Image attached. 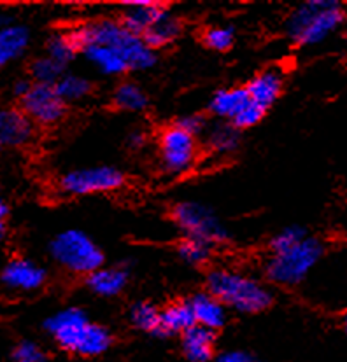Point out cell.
Instances as JSON below:
<instances>
[{
    "instance_id": "1",
    "label": "cell",
    "mask_w": 347,
    "mask_h": 362,
    "mask_svg": "<svg viewBox=\"0 0 347 362\" xmlns=\"http://www.w3.org/2000/svg\"><path fill=\"white\" fill-rule=\"evenodd\" d=\"M346 20V7L337 0H307L288 16L286 35L297 46H317L341 30Z\"/></svg>"
},
{
    "instance_id": "2",
    "label": "cell",
    "mask_w": 347,
    "mask_h": 362,
    "mask_svg": "<svg viewBox=\"0 0 347 362\" xmlns=\"http://www.w3.org/2000/svg\"><path fill=\"white\" fill-rule=\"evenodd\" d=\"M46 329L55 341L67 352L84 357L104 354L113 343V336L101 324L91 322L81 308H65L46 320Z\"/></svg>"
},
{
    "instance_id": "3",
    "label": "cell",
    "mask_w": 347,
    "mask_h": 362,
    "mask_svg": "<svg viewBox=\"0 0 347 362\" xmlns=\"http://www.w3.org/2000/svg\"><path fill=\"white\" fill-rule=\"evenodd\" d=\"M77 47L83 51L91 44H101L110 49L118 51L127 62L128 70H146L151 69L157 62L154 49H151L140 35H135L123 27L120 21L102 20L95 23L83 25L72 30Z\"/></svg>"
},
{
    "instance_id": "4",
    "label": "cell",
    "mask_w": 347,
    "mask_h": 362,
    "mask_svg": "<svg viewBox=\"0 0 347 362\" xmlns=\"http://www.w3.org/2000/svg\"><path fill=\"white\" fill-rule=\"evenodd\" d=\"M207 293L224 308L256 313L272 305V293L253 276L234 269H214L207 276Z\"/></svg>"
},
{
    "instance_id": "5",
    "label": "cell",
    "mask_w": 347,
    "mask_h": 362,
    "mask_svg": "<svg viewBox=\"0 0 347 362\" xmlns=\"http://www.w3.org/2000/svg\"><path fill=\"white\" fill-rule=\"evenodd\" d=\"M323 254L324 243L309 235L290 249L272 252L265 272L271 282L279 286H297L311 275Z\"/></svg>"
},
{
    "instance_id": "6",
    "label": "cell",
    "mask_w": 347,
    "mask_h": 362,
    "mask_svg": "<svg viewBox=\"0 0 347 362\" xmlns=\"http://www.w3.org/2000/svg\"><path fill=\"white\" fill-rule=\"evenodd\" d=\"M51 254L62 268L77 275H90L104 263L101 247L79 230L62 231L51 243Z\"/></svg>"
},
{
    "instance_id": "7",
    "label": "cell",
    "mask_w": 347,
    "mask_h": 362,
    "mask_svg": "<svg viewBox=\"0 0 347 362\" xmlns=\"http://www.w3.org/2000/svg\"><path fill=\"white\" fill-rule=\"evenodd\" d=\"M20 95V112L32 124L51 127L65 116V102L57 93L53 84H23Z\"/></svg>"
},
{
    "instance_id": "8",
    "label": "cell",
    "mask_w": 347,
    "mask_h": 362,
    "mask_svg": "<svg viewBox=\"0 0 347 362\" xmlns=\"http://www.w3.org/2000/svg\"><path fill=\"white\" fill-rule=\"evenodd\" d=\"M172 219L186 238H197L207 242L210 245L227 240V230L212 214V210L200 203L181 202L174 206Z\"/></svg>"
},
{
    "instance_id": "9",
    "label": "cell",
    "mask_w": 347,
    "mask_h": 362,
    "mask_svg": "<svg viewBox=\"0 0 347 362\" xmlns=\"http://www.w3.org/2000/svg\"><path fill=\"white\" fill-rule=\"evenodd\" d=\"M123 182L125 175L120 170L113 166H93L65 173L60 179V189L69 197H88L116 191Z\"/></svg>"
},
{
    "instance_id": "10",
    "label": "cell",
    "mask_w": 347,
    "mask_h": 362,
    "mask_svg": "<svg viewBox=\"0 0 347 362\" xmlns=\"http://www.w3.org/2000/svg\"><path fill=\"white\" fill-rule=\"evenodd\" d=\"M161 166L167 173H184L197 160V139L179 127H169L158 140Z\"/></svg>"
},
{
    "instance_id": "11",
    "label": "cell",
    "mask_w": 347,
    "mask_h": 362,
    "mask_svg": "<svg viewBox=\"0 0 347 362\" xmlns=\"http://www.w3.org/2000/svg\"><path fill=\"white\" fill-rule=\"evenodd\" d=\"M283 74L275 69H267L254 76L244 90L253 103L267 110L283 93Z\"/></svg>"
},
{
    "instance_id": "12",
    "label": "cell",
    "mask_w": 347,
    "mask_h": 362,
    "mask_svg": "<svg viewBox=\"0 0 347 362\" xmlns=\"http://www.w3.org/2000/svg\"><path fill=\"white\" fill-rule=\"evenodd\" d=\"M165 6L160 2H128L125 4L123 13V25L127 30H130L135 35L142 37L144 33L149 30L158 18L165 13Z\"/></svg>"
},
{
    "instance_id": "13",
    "label": "cell",
    "mask_w": 347,
    "mask_h": 362,
    "mask_svg": "<svg viewBox=\"0 0 347 362\" xmlns=\"http://www.w3.org/2000/svg\"><path fill=\"white\" fill-rule=\"evenodd\" d=\"M188 303H190V308L193 312L195 324L197 326L216 331L220 327H223L224 322H227V308L212 294H195Z\"/></svg>"
},
{
    "instance_id": "14",
    "label": "cell",
    "mask_w": 347,
    "mask_h": 362,
    "mask_svg": "<svg viewBox=\"0 0 347 362\" xmlns=\"http://www.w3.org/2000/svg\"><path fill=\"white\" fill-rule=\"evenodd\" d=\"M216 334L202 326L190 327L183 334V352L191 362H209L214 357Z\"/></svg>"
},
{
    "instance_id": "15",
    "label": "cell",
    "mask_w": 347,
    "mask_h": 362,
    "mask_svg": "<svg viewBox=\"0 0 347 362\" xmlns=\"http://www.w3.org/2000/svg\"><path fill=\"white\" fill-rule=\"evenodd\" d=\"M86 284L97 296L113 298L123 293L128 284V273L123 268H98L88 275Z\"/></svg>"
},
{
    "instance_id": "16",
    "label": "cell",
    "mask_w": 347,
    "mask_h": 362,
    "mask_svg": "<svg viewBox=\"0 0 347 362\" xmlns=\"http://www.w3.org/2000/svg\"><path fill=\"white\" fill-rule=\"evenodd\" d=\"M4 280L16 289L34 291L44 284L46 272L30 261H13L4 272Z\"/></svg>"
},
{
    "instance_id": "17",
    "label": "cell",
    "mask_w": 347,
    "mask_h": 362,
    "mask_svg": "<svg viewBox=\"0 0 347 362\" xmlns=\"http://www.w3.org/2000/svg\"><path fill=\"white\" fill-rule=\"evenodd\" d=\"M34 133V124L18 109H9L0 112V142L4 144H25Z\"/></svg>"
},
{
    "instance_id": "18",
    "label": "cell",
    "mask_w": 347,
    "mask_h": 362,
    "mask_svg": "<svg viewBox=\"0 0 347 362\" xmlns=\"http://www.w3.org/2000/svg\"><path fill=\"white\" fill-rule=\"evenodd\" d=\"M197 326L195 324L193 312L190 308V303L181 301L174 303L160 312V334L172 336V334H184L190 327Z\"/></svg>"
},
{
    "instance_id": "19",
    "label": "cell",
    "mask_w": 347,
    "mask_h": 362,
    "mask_svg": "<svg viewBox=\"0 0 347 362\" xmlns=\"http://www.w3.org/2000/svg\"><path fill=\"white\" fill-rule=\"evenodd\" d=\"M247 103H249V97L244 88H227V90L216 91V95L210 100V110L217 117L234 121Z\"/></svg>"
},
{
    "instance_id": "20",
    "label": "cell",
    "mask_w": 347,
    "mask_h": 362,
    "mask_svg": "<svg viewBox=\"0 0 347 362\" xmlns=\"http://www.w3.org/2000/svg\"><path fill=\"white\" fill-rule=\"evenodd\" d=\"M81 53H84V57L88 58L91 65L97 66V70H101L106 76H120V74L127 72L128 65L123 60L118 51L110 49L107 46H101V44H91V46L84 47Z\"/></svg>"
},
{
    "instance_id": "21",
    "label": "cell",
    "mask_w": 347,
    "mask_h": 362,
    "mask_svg": "<svg viewBox=\"0 0 347 362\" xmlns=\"http://www.w3.org/2000/svg\"><path fill=\"white\" fill-rule=\"evenodd\" d=\"M181 32V23L177 18H174L169 11H165L160 18H158L157 23L149 28L142 35L144 42L151 47V49H157V47L165 46V44H171L172 40L177 39Z\"/></svg>"
},
{
    "instance_id": "22",
    "label": "cell",
    "mask_w": 347,
    "mask_h": 362,
    "mask_svg": "<svg viewBox=\"0 0 347 362\" xmlns=\"http://www.w3.org/2000/svg\"><path fill=\"white\" fill-rule=\"evenodd\" d=\"M55 90L60 95V98L67 102H79L86 98L91 91V83L83 76L76 74H64L55 84Z\"/></svg>"
},
{
    "instance_id": "23",
    "label": "cell",
    "mask_w": 347,
    "mask_h": 362,
    "mask_svg": "<svg viewBox=\"0 0 347 362\" xmlns=\"http://www.w3.org/2000/svg\"><path fill=\"white\" fill-rule=\"evenodd\" d=\"M113 102L118 109L127 110V112H139L147 105V95L137 84L123 83L114 91Z\"/></svg>"
},
{
    "instance_id": "24",
    "label": "cell",
    "mask_w": 347,
    "mask_h": 362,
    "mask_svg": "<svg viewBox=\"0 0 347 362\" xmlns=\"http://www.w3.org/2000/svg\"><path fill=\"white\" fill-rule=\"evenodd\" d=\"M77 53H81V51L77 47L72 32L57 33V35L51 37L50 44H47V57L57 62V64H60L62 66L72 62Z\"/></svg>"
},
{
    "instance_id": "25",
    "label": "cell",
    "mask_w": 347,
    "mask_h": 362,
    "mask_svg": "<svg viewBox=\"0 0 347 362\" xmlns=\"http://www.w3.org/2000/svg\"><path fill=\"white\" fill-rule=\"evenodd\" d=\"M239 140H241V135H239V130L232 123L217 124L209 132L207 136L209 149L217 154H228L235 151L239 146Z\"/></svg>"
},
{
    "instance_id": "26",
    "label": "cell",
    "mask_w": 347,
    "mask_h": 362,
    "mask_svg": "<svg viewBox=\"0 0 347 362\" xmlns=\"http://www.w3.org/2000/svg\"><path fill=\"white\" fill-rule=\"evenodd\" d=\"M130 320L135 327L149 334H160V310L151 303H135L130 310Z\"/></svg>"
},
{
    "instance_id": "27",
    "label": "cell",
    "mask_w": 347,
    "mask_h": 362,
    "mask_svg": "<svg viewBox=\"0 0 347 362\" xmlns=\"http://www.w3.org/2000/svg\"><path fill=\"white\" fill-rule=\"evenodd\" d=\"M210 252H212V245L202 240L184 238L179 243L181 257L190 264H204L205 261H209Z\"/></svg>"
},
{
    "instance_id": "28",
    "label": "cell",
    "mask_w": 347,
    "mask_h": 362,
    "mask_svg": "<svg viewBox=\"0 0 347 362\" xmlns=\"http://www.w3.org/2000/svg\"><path fill=\"white\" fill-rule=\"evenodd\" d=\"M27 46V33L21 28H13L0 35V65Z\"/></svg>"
},
{
    "instance_id": "29",
    "label": "cell",
    "mask_w": 347,
    "mask_h": 362,
    "mask_svg": "<svg viewBox=\"0 0 347 362\" xmlns=\"http://www.w3.org/2000/svg\"><path fill=\"white\" fill-rule=\"evenodd\" d=\"M204 44L212 51H228L234 46L235 33L232 27H223V25H217V27H210L204 32Z\"/></svg>"
},
{
    "instance_id": "30",
    "label": "cell",
    "mask_w": 347,
    "mask_h": 362,
    "mask_svg": "<svg viewBox=\"0 0 347 362\" xmlns=\"http://www.w3.org/2000/svg\"><path fill=\"white\" fill-rule=\"evenodd\" d=\"M35 77V83L40 84H57V81L64 76V66L57 64L55 60H51L50 57H44L40 60H37L32 69Z\"/></svg>"
},
{
    "instance_id": "31",
    "label": "cell",
    "mask_w": 347,
    "mask_h": 362,
    "mask_svg": "<svg viewBox=\"0 0 347 362\" xmlns=\"http://www.w3.org/2000/svg\"><path fill=\"white\" fill-rule=\"evenodd\" d=\"M309 236V233L302 226H288L284 230H280L278 235H274V238L271 240V250L272 252H279V250H286L290 247L297 245L298 242Z\"/></svg>"
},
{
    "instance_id": "32",
    "label": "cell",
    "mask_w": 347,
    "mask_h": 362,
    "mask_svg": "<svg viewBox=\"0 0 347 362\" xmlns=\"http://www.w3.org/2000/svg\"><path fill=\"white\" fill-rule=\"evenodd\" d=\"M263 116H265V109H261L260 105H256V103H253L249 100V103H247L241 112L235 116V119L232 121V124H234L237 130H244V128L256 127V124L263 119Z\"/></svg>"
},
{
    "instance_id": "33",
    "label": "cell",
    "mask_w": 347,
    "mask_h": 362,
    "mask_svg": "<svg viewBox=\"0 0 347 362\" xmlns=\"http://www.w3.org/2000/svg\"><path fill=\"white\" fill-rule=\"evenodd\" d=\"M13 362H47V357L39 345L32 341H23L14 350Z\"/></svg>"
},
{
    "instance_id": "34",
    "label": "cell",
    "mask_w": 347,
    "mask_h": 362,
    "mask_svg": "<svg viewBox=\"0 0 347 362\" xmlns=\"http://www.w3.org/2000/svg\"><path fill=\"white\" fill-rule=\"evenodd\" d=\"M176 127H179L181 130L190 133V135L197 136L198 133L204 130V119H202L200 116H193V114H191V116L181 117L176 123Z\"/></svg>"
},
{
    "instance_id": "35",
    "label": "cell",
    "mask_w": 347,
    "mask_h": 362,
    "mask_svg": "<svg viewBox=\"0 0 347 362\" xmlns=\"http://www.w3.org/2000/svg\"><path fill=\"white\" fill-rule=\"evenodd\" d=\"M216 362H258V359L247 352L234 350V352H227V354H223V356L217 357Z\"/></svg>"
},
{
    "instance_id": "36",
    "label": "cell",
    "mask_w": 347,
    "mask_h": 362,
    "mask_svg": "<svg viewBox=\"0 0 347 362\" xmlns=\"http://www.w3.org/2000/svg\"><path fill=\"white\" fill-rule=\"evenodd\" d=\"M342 327H344V332H346V336H347V313L344 315V319H342Z\"/></svg>"
},
{
    "instance_id": "37",
    "label": "cell",
    "mask_w": 347,
    "mask_h": 362,
    "mask_svg": "<svg viewBox=\"0 0 347 362\" xmlns=\"http://www.w3.org/2000/svg\"><path fill=\"white\" fill-rule=\"evenodd\" d=\"M346 212H347V209H346Z\"/></svg>"
}]
</instances>
